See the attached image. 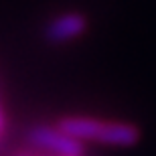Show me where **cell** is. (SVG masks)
I'll list each match as a JSON object with an SVG mask.
<instances>
[{"label":"cell","instance_id":"6da1fadb","mask_svg":"<svg viewBox=\"0 0 156 156\" xmlns=\"http://www.w3.org/2000/svg\"><path fill=\"white\" fill-rule=\"evenodd\" d=\"M57 126L79 142L130 148L140 140V130L134 124H126V122H105L89 116H67L61 118Z\"/></svg>","mask_w":156,"mask_h":156},{"label":"cell","instance_id":"7a4b0ae2","mask_svg":"<svg viewBox=\"0 0 156 156\" xmlns=\"http://www.w3.org/2000/svg\"><path fill=\"white\" fill-rule=\"evenodd\" d=\"M29 142L51 156H83V142L71 138L61 128L37 124L29 130Z\"/></svg>","mask_w":156,"mask_h":156},{"label":"cell","instance_id":"3957f363","mask_svg":"<svg viewBox=\"0 0 156 156\" xmlns=\"http://www.w3.org/2000/svg\"><path fill=\"white\" fill-rule=\"evenodd\" d=\"M87 30V18L81 12H63L51 20L45 29V39L53 45H63L81 37Z\"/></svg>","mask_w":156,"mask_h":156}]
</instances>
